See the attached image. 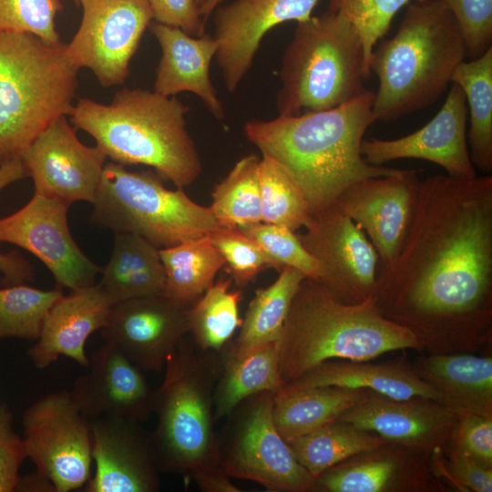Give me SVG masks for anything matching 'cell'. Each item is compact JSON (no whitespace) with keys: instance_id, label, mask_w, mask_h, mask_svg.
<instances>
[{"instance_id":"obj_1","label":"cell","mask_w":492,"mask_h":492,"mask_svg":"<svg viewBox=\"0 0 492 492\" xmlns=\"http://www.w3.org/2000/svg\"><path fill=\"white\" fill-rule=\"evenodd\" d=\"M492 295V176L420 180L414 217L373 298L388 319L425 337L488 327Z\"/></svg>"},{"instance_id":"obj_2","label":"cell","mask_w":492,"mask_h":492,"mask_svg":"<svg viewBox=\"0 0 492 492\" xmlns=\"http://www.w3.org/2000/svg\"><path fill=\"white\" fill-rule=\"evenodd\" d=\"M374 92L364 89L356 97L326 110L271 120H250L247 138L261 155L281 163L295 179L313 217L334 207L352 184L401 169L374 166L361 154L366 129L376 120Z\"/></svg>"},{"instance_id":"obj_3","label":"cell","mask_w":492,"mask_h":492,"mask_svg":"<svg viewBox=\"0 0 492 492\" xmlns=\"http://www.w3.org/2000/svg\"><path fill=\"white\" fill-rule=\"evenodd\" d=\"M278 346L285 384L326 361H370L388 352L419 350L423 341L386 318L373 297L345 303L318 281L304 278L291 302Z\"/></svg>"},{"instance_id":"obj_4","label":"cell","mask_w":492,"mask_h":492,"mask_svg":"<svg viewBox=\"0 0 492 492\" xmlns=\"http://www.w3.org/2000/svg\"><path fill=\"white\" fill-rule=\"evenodd\" d=\"M188 111L175 96L122 88L108 105L79 98L69 116L75 128L89 134L112 161L151 167L163 179L183 189L202 169L187 129Z\"/></svg>"},{"instance_id":"obj_5","label":"cell","mask_w":492,"mask_h":492,"mask_svg":"<svg viewBox=\"0 0 492 492\" xmlns=\"http://www.w3.org/2000/svg\"><path fill=\"white\" fill-rule=\"evenodd\" d=\"M466 58L459 28L442 0L408 4L395 36L372 53L369 70L378 78L375 120L394 121L432 106Z\"/></svg>"},{"instance_id":"obj_6","label":"cell","mask_w":492,"mask_h":492,"mask_svg":"<svg viewBox=\"0 0 492 492\" xmlns=\"http://www.w3.org/2000/svg\"><path fill=\"white\" fill-rule=\"evenodd\" d=\"M220 352L203 351L185 336L168 358L154 391L157 425L150 436L161 472L186 477L220 466L213 424V393Z\"/></svg>"},{"instance_id":"obj_7","label":"cell","mask_w":492,"mask_h":492,"mask_svg":"<svg viewBox=\"0 0 492 492\" xmlns=\"http://www.w3.org/2000/svg\"><path fill=\"white\" fill-rule=\"evenodd\" d=\"M77 71L61 42L0 34V165L21 159L47 126L69 115Z\"/></svg>"},{"instance_id":"obj_8","label":"cell","mask_w":492,"mask_h":492,"mask_svg":"<svg viewBox=\"0 0 492 492\" xmlns=\"http://www.w3.org/2000/svg\"><path fill=\"white\" fill-rule=\"evenodd\" d=\"M280 116L330 109L351 101L369 77L363 46L352 25L328 10L297 23L282 56Z\"/></svg>"},{"instance_id":"obj_9","label":"cell","mask_w":492,"mask_h":492,"mask_svg":"<svg viewBox=\"0 0 492 492\" xmlns=\"http://www.w3.org/2000/svg\"><path fill=\"white\" fill-rule=\"evenodd\" d=\"M162 179L106 162L91 221L114 233L138 234L159 249L209 236L221 227L209 207L193 201L181 188H165Z\"/></svg>"},{"instance_id":"obj_10","label":"cell","mask_w":492,"mask_h":492,"mask_svg":"<svg viewBox=\"0 0 492 492\" xmlns=\"http://www.w3.org/2000/svg\"><path fill=\"white\" fill-rule=\"evenodd\" d=\"M274 394L252 395L228 415L225 433L219 438L220 464L231 477L256 482L269 491H312L314 478L275 427Z\"/></svg>"},{"instance_id":"obj_11","label":"cell","mask_w":492,"mask_h":492,"mask_svg":"<svg viewBox=\"0 0 492 492\" xmlns=\"http://www.w3.org/2000/svg\"><path fill=\"white\" fill-rule=\"evenodd\" d=\"M27 458L56 492L80 490L93 465L90 420L69 391L49 393L28 405L22 415Z\"/></svg>"},{"instance_id":"obj_12","label":"cell","mask_w":492,"mask_h":492,"mask_svg":"<svg viewBox=\"0 0 492 492\" xmlns=\"http://www.w3.org/2000/svg\"><path fill=\"white\" fill-rule=\"evenodd\" d=\"M80 26L66 54L77 69H90L103 87L124 83L129 63L153 19L146 0H78Z\"/></svg>"},{"instance_id":"obj_13","label":"cell","mask_w":492,"mask_h":492,"mask_svg":"<svg viewBox=\"0 0 492 492\" xmlns=\"http://www.w3.org/2000/svg\"><path fill=\"white\" fill-rule=\"evenodd\" d=\"M69 204L42 194L0 218V242L18 246L39 259L59 287L70 291L94 285L101 272L80 250L67 223Z\"/></svg>"},{"instance_id":"obj_14","label":"cell","mask_w":492,"mask_h":492,"mask_svg":"<svg viewBox=\"0 0 492 492\" xmlns=\"http://www.w3.org/2000/svg\"><path fill=\"white\" fill-rule=\"evenodd\" d=\"M304 229L297 236L322 267L318 282L345 303L373 297L379 258L364 231L337 207L313 216Z\"/></svg>"},{"instance_id":"obj_15","label":"cell","mask_w":492,"mask_h":492,"mask_svg":"<svg viewBox=\"0 0 492 492\" xmlns=\"http://www.w3.org/2000/svg\"><path fill=\"white\" fill-rule=\"evenodd\" d=\"M190 307L164 294L125 300L111 307L101 336L143 372L160 373L190 333Z\"/></svg>"},{"instance_id":"obj_16","label":"cell","mask_w":492,"mask_h":492,"mask_svg":"<svg viewBox=\"0 0 492 492\" xmlns=\"http://www.w3.org/2000/svg\"><path fill=\"white\" fill-rule=\"evenodd\" d=\"M61 116L24 150L21 159L35 186L34 193L67 204L95 201L107 156L97 147L84 145Z\"/></svg>"},{"instance_id":"obj_17","label":"cell","mask_w":492,"mask_h":492,"mask_svg":"<svg viewBox=\"0 0 492 492\" xmlns=\"http://www.w3.org/2000/svg\"><path fill=\"white\" fill-rule=\"evenodd\" d=\"M420 180L416 170L362 179L348 187L336 205L368 236L381 272L396 259L410 228Z\"/></svg>"},{"instance_id":"obj_18","label":"cell","mask_w":492,"mask_h":492,"mask_svg":"<svg viewBox=\"0 0 492 492\" xmlns=\"http://www.w3.org/2000/svg\"><path fill=\"white\" fill-rule=\"evenodd\" d=\"M138 422L103 416L90 420L95 467L85 492H156L160 467L150 436Z\"/></svg>"},{"instance_id":"obj_19","label":"cell","mask_w":492,"mask_h":492,"mask_svg":"<svg viewBox=\"0 0 492 492\" xmlns=\"http://www.w3.org/2000/svg\"><path fill=\"white\" fill-rule=\"evenodd\" d=\"M466 99L463 89L451 83L437 114L420 129L395 139H363L361 154L374 166L400 159H418L442 167L448 176L477 177L466 138Z\"/></svg>"},{"instance_id":"obj_20","label":"cell","mask_w":492,"mask_h":492,"mask_svg":"<svg viewBox=\"0 0 492 492\" xmlns=\"http://www.w3.org/2000/svg\"><path fill=\"white\" fill-rule=\"evenodd\" d=\"M320 0H234L214 15L215 54L227 90L233 93L251 68L264 35L287 21L304 22Z\"/></svg>"},{"instance_id":"obj_21","label":"cell","mask_w":492,"mask_h":492,"mask_svg":"<svg viewBox=\"0 0 492 492\" xmlns=\"http://www.w3.org/2000/svg\"><path fill=\"white\" fill-rule=\"evenodd\" d=\"M338 419L409 451L430 452L449 445L458 415L434 399L399 400L367 390Z\"/></svg>"},{"instance_id":"obj_22","label":"cell","mask_w":492,"mask_h":492,"mask_svg":"<svg viewBox=\"0 0 492 492\" xmlns=\"http://www.w3.org/2000/svg\"><path fill=\"white\" fill-rule=\"evenodd\" d=\"M69 393L89 420L108 416L140 422L153 414L155 390L143 371L116 348L105 343Z\"/></svg>"},{"instance_id":"obj_23","label":"cell","mask_w":492,"mask_h":492,"mask_svg":"<svg viewBox=\"0 0 492 492\" xmlns=\"http://www.w3.org/2000/svg\"><path fill=\"white\" fill-rule=\"evenodd\" d=\"M112 306L97 283L63 294L47 312L37 342L27 351L34 365L44 369L65 356L87 368V340L105 326Z\"/></svg>"},{"instance_id":"obj_24","label":"cell","mask_w":492,"mask_h":492,"mask_svg":"<svg viewBox=\"0 0 492 492\" xmlns=\"http://www.w3.org/2000/svg\"><path fill=\"white\" fill-rule=\"evenodd\" d=\"M149 26L162 52L154 91L167 97L191 92L215 118L222 120L225 111L210 76V66L218 48L213 36L204 34L196 37L180 28L157 22Z\"/></svg>"},{"instance_id":"obj_25","label":"cell","mask_w":492,"mask_h":492,"mask_svg":"<svg viewBox=\"0 0 492 492\" xmlns=\"http://www.w3.org/2000/svg\"><path fill=\"white\" fill-rule=\"evenodd\" d=\"M339 386L367 389L394 399L429 398L436 393L415 373L400 362L326 361L299 378L285 384V389Z\"/></svg>"},{"instance_id":"obj_26","label":"cell","mask_w":492,"mask_h":492,"mask_svg":"<svg viewBox=\"0 0 492 492\" xmlns=\"http://www.w3.org/2000/svg\"><path fill=\"white\" fill-rule=\"evenodd\" d=\"M437 395V402L457 415L492 417V359L468 354L433 355L414 367Z\"/></svg>"},{"instance_id":"obj_27","label":"cell","mask_w":492,"mask_h":492,"mask_svg":"<svg viewBox=\"0 0 492 492\" xmlns=\"http://www.w3.org/2000/svg\"><path fill=\"white\" fill-rule=\"evenodd\" d=\"M409 450L389 447L354 456L314 479L313 490L326 492H387L416 488L419 472ZM412 452V451H411Z\"/></svg>"},{"instance_id":"obj_28","label":"cell","mask_w":492,"mask_h":492,"mask_svg":"<svg viewBox=\"0 0 492 492\" xmlns=\"http://www.w3.org/2000/svg\"><path fill=\"white\" fill-rule=\"evenodd\" d=\"M159 251L138 234L115 232L111 256L97 283L113 304L163 294L165 273Z\"/></svg>"},{"instance_id":"obj_29","label":"cell","mask_w":492,"mask_h":492,"mask_svg":"<svg viewBox=\"0 0 492 492\" xmlns=\"http://www.w3.org/2000/svg\"><path fill=\"white\" fill-rule=\"evenodd\" d=\"M366 391L339 386L282 387L273 397L275 427L286 442L291 441L337 420Z\"/></svg>"},{"instance_id":"obj_30","label":"cell","mask_w":492,"mask_h":492,"mask_svg":"<svg viewBox=\"0 0 492 492\" xmlns=\"http://www.w3.org/2000/svg\"><path fill=\"white\" fill-rule=\"evenodd\" d=\"M221 368L213 393V418L219 421L244 400L262 392L277 393L284 385L279 368L278 342L240 356L220 351Z\"/></svg>"},{"instance_id":"obj_31","label":"cell","mask_w":492,"mask_h":492,"mask_svg":"<svg viewBox=\"0 0 492 492\" xmlns=\"http://www.w3.org/2000/svg\"><path fill=\"white\" fill-rule=\"evenodd\" d=\"M304 278L299 270L283 267L271 285L258 289L249 303L237 338L223 352L240 357L278 342L292 298Z\"/></svg>"},{"instance_id":"obj_32","label":"cell","mask_w":492,"mask_h":492,"mask_svg":"<svg viewBox=\"0 0 492 492\" xmlns=\"http://www.w3.org/2000/svg\"><path fill=\"white\" fill-rule=\"evenodd\" d=\"M165 273L163 294L190 306L214 282L225 261L209 236L159 249Z\"/></svg>"},{"instance_id":"obj_33","label":"cell","mask_w":492,"mask_h":492,"mask_svg":"<svg viewBox=\"0 0 492 492\" xmlns=\"http://www.w3.org/2000/svg\"><path fill=\"white\" fill-rule=\"evenodd\" d=\"M287 443L314 479L341 462L389 444L374 432L339 419Z\"/></svg>"},{"instance_id":"obj_34","label":"cell","mask_w":492,"mask_h":492,"mask_svg":"<svg viewBox=\"0 0 492 492\" xmlns=\"http://www.w3.org/2000/svg\"><path fill=\"white\" fill-rule=\"evenodd\" d=\"M451 83L464 91L470 111L466 133L470 159L482 171H492V47L481 56L462 62Z\"/></svg>"},{"instance_id":"obj_35","label":"cell","mask_w":492,"mask_h":492,"mask_svg":"<svg viewBox=\"0 0 492 492\" xmlns=\"http://www.w3.org/2000/svg\"><path fill=\"white\" fill-rule=\"evenodd\" d=\"M232 280L213 282L190 307V333L203 351L220 352L241 327V290H231Z\"/></svg>"},{"instance_id":"obj_36","label":"cell","mask_w":492,"mask_h":492,"mask_svg":"<svg viewBox=\"0 0 492 492\" xmlns=\"http://www.w3.org/2000/svg\"><path fill=\"white\" fill-rule=\"evenodd\" d=\"M260 159L255 153L244 156L215 185L209 208L220 226L241 229L261 222Z\"/></svg>"},{"instance_id":"obj_37","label":"cell","mask_w":492,"mask_h":492,"mask_svg":"<svg viewBox=\"0 0 492 492\" xmlns=\"http://www.w3.org/2000/svg\"><path fill=\"white\" fill-rule=\"evenodd\" d=\"M261 222L285 226L296 232L313 220L308 202L289 171L274 159L261 155L258 168Z\"/></svg>"},{"instance_id":"obj_38","label":"cell","mask_w":492,"mask_h":492,"mask_svg":"<svg viewBox=\"0 0 492 492\" xmlns=\"http://www.w3.org/2000/svg\"><path fill=\"white\" fill-rule=\"evenodd\" d=\"M63 294L59 288L46 291L25 283L0 288V340H37L47 312Z\"/></svg>"},{"instance_id":"obj_39","label":"cell","mask_w":492,"mask_h":492,"mask_svg":"<svg viewBox=\"0 0 492 492\" xmlns=\"http://www.w3.org/2000/svg\"><path fill=\"white\" fill-rule=\"evenodd\" d=\"M425 0H330L329 10L343 15L354 27L363 46L364 66L369 64L378 40L388 32L399 10L411 2Z\"/></svg>"},{"instance_id":"obj_40","label":"cell","mask_w":492,"mask_h":492,"mask_svg":"<svg viewBox=\"0 0 492 492\" xmlns=\"http://www.w3.org/2000/svg\"><path fill=\"white\" fill-rule=\"evenodd\" d=\"M239 230L260 246L270 268L280 272L283 267H292L302 272L306 278L321 279L320 263L305 250L296 232L285 226L264 222Z\"/></svg>"},{"instance_id":"obj_41","label":"cell","mask_w":492,"mask_h":492,"mask_svg":"<svg viewBox=\"0 0 492 492\" xmlns=\"http://www.w3.org/2000/svg\"><path fill=\"white\" fill-rule=\"evenodd\" d=\"M59 0H0V34L26 33L50 43H60L56 16Z\"/></svg>"},{"instance_id":"obj_42","label":"cell","mask_w":492,"mask_h":492,"mask_svg":"<svg viewBox=\"0 0 492 492\" xmlns=\"http://www.w3.org/2000/svg\"><path fill=\"white\" fill-rule=\"evenodd\" d=\"M209 237L221 254L224 266L237 286L248 285L261 271L270 268L260 246L239 229L220 227Z\"/></svg>"},{"instance_id":"obj_43","label":"cell","mask_w":492,"mask_h":492,"mask_svg":"<svg viewBox=\"0 0 492 492\" xmlns=\"http://www.w3.org/2000/svg\"><path fill=\"white\" fill-rule=\"evenodd\" d=\"M454 16L469 60L492 47V0H442Z\"/></svg>"},{"instance_id":"obj_44","label":"cell","mask_w":492,"mask_h":492,"mask_svg":"<svg viewBox=\"0 0 492 492\" xmlns=\"http://www.w3.org/2000/svg\"><path fill=\"white\" fill-rule=\"evenodd\" d=\"M449 446L492 468V417L459 415Z\"/></svg>"},{"instance_id":"obj_45","label":"cell","mask_w":492,"mask_h":492,"mask_svg":"<svg viewBox=\"0 0 492 492\" xmlns=\"http://www.w3.org/2000/svg\"><path fill=\"white\" fill-rule=\"evenodd\" d=\"M27 451L23 437L14 429V417L5 404H0V492L16 491Z\"/></svg>"},{"instance_id":"obj_46","label":"cell","mask_w":492,"mask_h":492,"mask_svg":"<svg viewBox=\"0 0 492 492\" xmlns=\"http://www.w3.org/2000/svg\"><path fill=\"white\" fill-rule=\"evenodd\" d=\"M157 23L180 28L190 36L205 34L198 0H146Z\"/></svg>"},{"instance_id":"obj_47","label":"cell","mask_w":492,"mask_h":492,"mask_svg":"<svg viewBox=\"0 0 492 492\" xmlns=\"http://www.w3.org/2000/svg\"><path fill=\"white\" fill-rule=\"evenodd\" d=\"M448 471L461 486L475 492L492 491V468L475 461L450 446Z\"/></svg>"},{"instance_id":"obj_48","label":"cell","mask_w":492,"mask_h":492,"mask_svg":"<svg viewBox=\"0 0 492 492\" xmlns=\"http://www.w3.org/2000/svg\"><path fill=\"white\" fill-rule=\"evenodd\" d=\"M198 487L206 492H239L241 491L231 482V477L221 466L193 471L190 477Z\"/></svg>"},{"instance_id":"obj_49","label":"cell","mask_w":492,"mask_h":492,"mask_svg":"<svg viewBox=\"0 0 492 492\" xmlns=\"http://www.w3.org/2000/svg\"><path fill=\"white\" fill-rule=\"evenodd\" d=\"M16 491L56 492L52 483L36 472L21 477Z\"/></svg>"},{"instance_id":"obj_50","label":"cell","mask_w":492,"mask_h":492,"mask_svg":"<svg viewBox=\"0 0 492 492\" xmlns=\"http://www.w3.org/2000/svg\"><path fill=\"white\" fill-rule=\"evenodd\" d=\"M223 1L224 0H206L200 7V12L203 19L206 21L208 16L210 15L216 7L220 5Z\"/></svg>"},{"instance_id":"obj_51","label":"cell","mask_w":492,"mask_h":492,"mask_svg":"<svg viewBox=\"0 0 492 492\" xmlns=\"http://www.w3.org/2000/svg\"><path fill=\"white\" fill-rule=\"evenodd\" d=\"M205 1H206V0H198L199 5H200V7L201 6V5H202Z\"/></svg>"},{"instance_id":"obj_52","label":"cell","mask_w":492,"mask_h":492,"mask_svg":"<svg viewBox=\"0 0 492 492\" xmlns=\"http://www.w3.org/2000/svg\"><path fill=\"white\" fill-rule=\"evenodd\" d=\"M73 1H75V2L78 3V0H73Z\"/></svg>"}]
</instances>
